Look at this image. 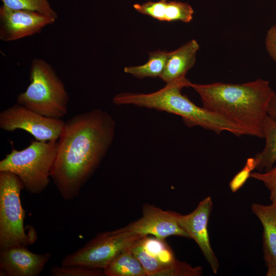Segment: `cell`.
<instances>
[{
  "mask_svg": "<svg viewBox=\"0 0 276 276\" xmlns=\"http://www.w3.org/2000/svg\"><path fill=\"white\" fill-rule=\"evenodd\" d=\"M213 205L211 197L208 196L191 213L183 215L179 214L178 222L190 238L195 241L213 272L217 274L219 263L211 247L208 232L209 220Z\"/></svg>",
  "mask_w": 276,
  "mask_h": 276,
  "instance_id": "8fae6325",
  "label": "cell"
},
{
  "mask_svg": "<svg viewBox=\"0 0 276 276\" xmlns=\"http://www.w3.org/2000/svg\"><path fill=\"white\" fill-rule=\"evenodd\" d=\"M199 49L197 41L192 39L169 52L164 71L159 78L166 83L186 79V74L195 64Z\"/></svg>",
  "mask_w": 276,
  "mask_h": 276,
  "instance_id": "2e32d148",
  "label": "cell"
},
{
  "mask_svg": "<svg viewBox=\"0 0 276 276\" xmlns=\"http://www.w3.org/2000/svg\"><path fill=\"white\" fill-rule=\"evenodd\" d=\"M57 147V141L35 140L22 150L13 148L0 161V172L15 174L28 192L40 194L49 184Z\"/></svg>",
  "mask_w": 276,
  "mask_h": 276,
  "instance_id": "5b68a950",
  "label": "cell"
},
{
  "mask_svg": "<svg viewBox=\"0 0 276 276\" xmlns=\"http://www.w3.org/2000/svg\"><path fill=\"white\" fill-rule=\"evenodd\" d=\"M251 210L263 228V252L267 267L266 275L276 276V205L254 203Z\"/></svg>",
  "mask_w": 276,
  "mask_h": 276,
  "instance_id": "5bb4252c",
  "label": "cell"
},
{
  "mask_svg": "<svg viewBox=\"0 0 276 276\" xmlns=\"http://www.w3.org/2000/svg\"><path fill=\"white\" fill-rule=\"evenodd\" d=\"M130 249L143 266L147 276H157L177 260L165 240L155 237L144 236L137 239Z\"/></svg>",
  "mask_w": 276,
  "mask_h": 276,
  "instance_id": "4fadbf2b",
  "label": "cell"
},
{
  "mask_svg": "<svg viewBox=\"0 0 276 276\" xmlns=\"http://www.w3.org/2000/svg\"><path fill=\"white\" fill-rule=\"evenodd\" d=\"M52 276H101L105 275L104 270L88 268L79 265L54 266L50 271Z\"/></svg>",
  "mask_w": 276,
  "mask_h": 276,
  "instance_id": "44dd1931",
  "label": "cell"
},
{
  "mask_svg": "<svg viewBox=\"0 0 276 276\" xmlns=\"http://www.w3.org/2000/svg\"><path fill=\"white\" fill-rule=\"evenodd\" d=\"M133 8L138 12L159 21L189 22L194 14L192 7L188 3L168 0L135 4Z\"/></svg>",
  "mask_w": 276,
  "mask_h": 276,
  "instance_id": "9a60e30c",
  "label": "cell"
},
{
  "mask_svg": "<svg viewBox=\"0 0 276 276\" xmlns=\"http://www.w3.org/2000/svg\"><path fill=\"white\" fill-rule=\"evenodd\" d=\"M56 20L38 12L0 8V39L4 42L15 41L40 33Z\"/></svg>",
  "mask_w": 276,
  "mask_h": 276,
  "instance_id": "30bf717a",
  "label": "cell"
},
{
  "mask_svg": "<svg viewBox=\"0 0 276 276\" xmlns=\"http://www.w3.org/2000/svg\"><path fill=\"white\" fill-rule=\"evenodd\" d=\"M3 5L11 9L38 12L56 20L57 12L52 8L49 0H2Z\"/></svg>",
  "mask_w": 276,
  "mask_h": 276,
  "instance_id": "ffe728a7",
  "label": "cell"
},
{
  "mask_svg": "<svg viewBox=\"0 0 276 276\" xmlns=\"http://www.w3.org/2000/svg\"><path fill=\"white\" fill-rule=\"evenodd\" d=\"M191 83L186 78L166 83L162 88L149 94L121 93L113 97L112 102L118 105H133L176 114L189 127L200 126L218 134L227 131L237 136L245 135L229 121L198 106L182 95V89L190 87Z\"/></svg>",
  "mask_w": 276,
  "mask_h": 276,
  "instance_id": "3957f363",
  "label": "cell"
},
{
  "mask_svg": "<svg viewBox=\"0 0 276 276\" xmlns=\"http://www.w3.org/2000/svg\"><path fill=\"white\" fill-rule=\"evenodd\" d=\"M110 114L94 109L65 122L51 177L61 197L72 200L98 168L115 135Z\"/></svg>",
  "mask_w": 276,
  "mask_h": 276,
  "instance_id": "6da1fadb",
  "label": "cell"
},
{
  "mask_svg": "<svg viewBox=\"0 0 276 276\" xmlns=\"http://www.w3.org/2000/svg\"><path fill=\"white\" fill-rule=\"evenodd\" d=\"M265 145L263 150L254 157L258 172L270 170L276 163V121L267 116L264 126Z\"/></svg>",
  "mask_w": 276,
  "mask_h": 276,
  "instance_id": "e0dca14e",
  "label": "cell"
},
{
  "mask_svg": "<svg viewBox=\"0 0 276 276\" xmlns=\"http://www.w3.org/2000/svg\"><path fill=\"white\" fill-rule=\"evenodd\" d=\"M30 83L16 103L47 117L61 119L67 112L69 96L52 66L43 59L31 63Z\"/></svg>",
  "mask_w": 276,
  "mask_h": 276,
  "instance_id": "277c9868",
  "label": "cell"
},
{
  "mask_svg": "<svg viewBox=\"0 0 276 276\" xmlns=\"http://www.w3.org/2000/svg\"><path fill=\"white\" fill-rule=\"evenodd\" d=\"M64 123L61 119L45 117L17 103L0 113L1 129L25 130L39 141L58 140Z\"/></svg>",
  "mask_w": 276,
  "mask_h": 276,
  "instance_id": "ba28073f",
  "label": "cell"
},
{
  "mask_svg": "<svg viewBox=\"0 0 276 276\" xmlns=\"http://www.w3.org/2000/svg\"><path fill=\"white\" fill-rule=\"evenodd\" d=\"M179 214L145 204L142 208V216L140 219L116 230L118 232H130L143 236L151 235L161 240H165L170 236L190 238L178 222Z\"/></svg>",
  "mask_w": 276,
  "mask_h": 276,
  "instance_id": "9c48e42d",
  "label": "cell"
},
{
  "mask_svg": "<svg viewBox=\"0 0 276 276\" xmlns=\"http://www.w3.org/2000/svg\"><path fill=\"white\" fill-rule=\"evenodd\" d=\"M202 107L224 118L245 134L264 138V126L270 101L275 91L262 79L239 84L191 83Z\"/></svg>",
  "mask_w": 276,
  "mask_h": 276,
  "instance_id": "7a4b0ae2",
  "label": "cell"
},
{
  "mask_svg": "<svg viewBox=\"0 0 276 276\" xmlns=\"http://www.w3.org/2000/svg\"><path fill=\"white\" fill-rule=\"evenodd\" d=\"M51 257L49 252L36 254L27 246L9 248L0 252V275L38 276Z\"/></svg>",
  "mask_w": 276,
  "mask_h": 276,
  "instance_id": "7c38bea8",
  "label": "cell"
},
{
  "mask_svg": "<svg viewBox=\"0 0 276 276\" xmlns=\"http://www.w3.org/2000/svg\"><path fill=\"white\" fill-rule=\"evenodd\" d=\"M107 276H147L130 247L117 255L104 269Z\"/></svg>",
  "mask_w": 276,
  "mask_h": 276,
  "instance_id": "ac0fdd59",
  "label": "cell"
},
{
  "mask_svg": "<svg viewBox=\"0 0 276 276\" xmlns=\"http://www.w3.org/2000/svg\"><path fill=\"white\" fill-rule=\"evenodd\" d=\"M169 54V52L162 50L149 52L148 60L145 64L125 67L124 71L139 79L160 77L164 71Z\"/></svg>",
  "mask_w": 276,
  "mask_h": 276,
  "instance_id": "d6986e66",
  "label": "cell"
},
{
  "mask_svg": "<svg viewBox=\"0 0 276 276\" xmlns=\"http://www.w3.org/2000/svg\"><path fill=\"white\" fill-rule=\"evenodd\" d=\"M143 236L116 229L99 233L83 246L64 257L61 265L104 270L117 255Z\"/></svg>",
  "mask_w": 276,
  "mask_h": 276,
  "instance_id": "52a82bcc",
  "label": "cell"
},
{
  "mask_svg": "<svg viewBox=\"0 0 276 276\" xmlns=\"http://www.w3.org/2000/svg\"><path fill=\"white\" fill-rule=\"evenodd\" d=\"M202 273L201 266L192 267L185 262L176 260L170 267L159 272L158 276H200Z\"/></svg>",
  "mask_w": 276,
  "mask_h": 276,
  "instance_id": "7402d4cb",
  "label": "cell"
},
{
  "mask_svg": "<svg viewBox=\"0 0 276 276\" xmlns=\"http://www.w3.org/2000/svg\"><path fill=\"white\" fill-rule=\"evenodd\" d=\"M267 114L269 117L276 121V92H274L269 103Z\"/></svg>",
  "mask_w": 276,
  "mask_h": 276,
  "instance_id": "484cf974",
  "label": "cell"
},
{
  "mask_svg": "<svg viewBox=\"0 0 276 276\" xmlns=\"http://www.w3.org/2000/svg\"><path fill=\"white\" fill-rule=\"evenodd\" d=\"M24 186L15 174L0 172V251L33 244L37 238L32 226H25V211L20 201Z\"/></svg>",
  "mask_w": 276,
  "mask_h": 276,
  "instance_id": "8992f818",
  "label": "cell"
},
{
  "mask_svg": "<svg viewBox=\"0 0 276 276\" xmlns=\"http://www.w3.org/2000/svg\"><path fill=\"white\" fill-rule=\"evenodd\" d=\"M255 169V164L254 158H249L243 168L229 182V187L234 193L237 191L245 183L251 171Z\"/></svg>",
  "mask_w": 276,
  "mask_h": 276,
  "instance_id": "cb8c5ba5",
  "label": "cell"
},
{
  "mask_svg": "<svg viewBox=\"0 0 276 276\" xmlns=\"http://www.w3.org/2000/svg\"><path fill=\"white\" fill-rule=\"evenodd\" d=\"M265 44L269 55L276 62V24L268 30Z\"/></svg>",
  "mask_w": 276,
  "mask_h": 276,
  "instance_id": "d4e9b609",
  "label": "cell"
},
{
  "mask_svg": "<svg viewBox=\"0 0 276 276\" xmlns=\"http://www.w3.org/2000/svg\"><path fill=\"white\" fill-rule=\"evenodd\" d=\"M250 177L263 182L269 192L271 203L276 205V163L265 172H252Z\"/></svg>",
  "mask_w": 276,
  "mask_h": 276,
  "instance_id": "603a6c76",
  "label": "cell"
}]
</instances>
